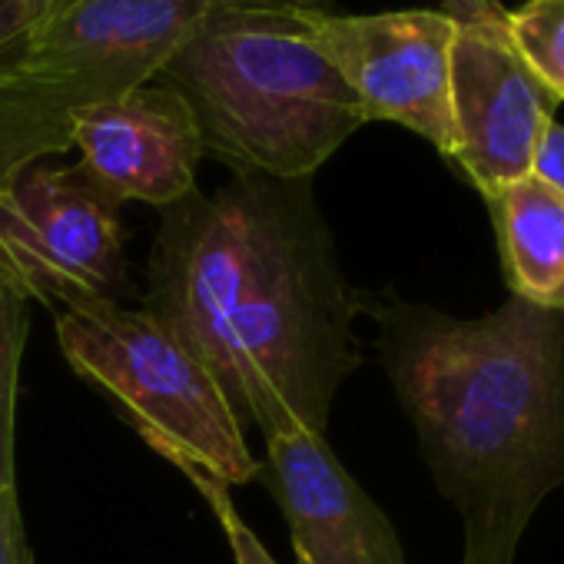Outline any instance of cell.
Returning <instances> with one entry per match:
<instances>
[{
    "label": "cell",
    "mask_w": 564,
    "mask_h": 564,
    "mask_svg": "<svg viewBox=\"0 0 564 564\" xmlns=\"http://www.w3.org/2000/svg\"><path fill=\"white\" fill-rule=\"evenodd\" d=\"M213 376L242 429L326 435L359 369L356 300L313 176L232 173L163 209L147 306Z\"/></svg>",
    "instance_id": "obj_1"
},
{
    "label": "cell",
    "mask_w": 564,
    "mask_h": 564,
    "mask_svg": "<svg viewBox=\"0 0 564 564\" xmlns=\"http://www.w3.org/2000/svg\"><path fill=\"white\" fill-rule=\"evenodd\" d=\"M379 319L389 382L462 514V564H514L531 514L564 485V310L511 296L455 319L392 300Z\"/></svg>",
    "instance_id": "obj_2"
},
{
    "label": "cell",
    "mask_w": 564,
    "mask_h": 564,
    "mask_svg": "<svg viewBox=\"0 0 564 564\" xmlns=\"http://www.w3.org/2000/svg\"><path fill=\"white\" fill-rule=\"evenodd\" d=\"M323 4L206 0L153 77L186 100L206 156L232 173L300 180L366 127L356 94L316 44Z\"/></svg>",
    "instance_id": "obj_3"
},
{
    "label": "cell",
    "mask_w": 564,
    "mask_h": 564,
    "mask_svg": "<svg viewBox=\"0 0 564 564\" xmlns=\"http://www.w3.org/2000/svg\"><path fill=\"white\" fill-rule=\"evenodd\" d=\"M206 0H70L0 70V189L74 150L77 120L150 84Z\"/></svg>",
    "instance_id": "obj_4"
},
{
    "label": "cell",
    "mask_w": 564,
    "mask_h": 564,
    "mask_svg": "<svg viewBox=\"0 0 564 564\" xmlns=\"http://www.w3.org/2000/svg\"><path fill=\"white\" fill-rule=\"evenodd\" d=\"M54 329L70 369L104 389L140 438L189 481L236 488L259 475L223 389L147 310L110 300L74 303L57 310Z\"/></svg>",
    "instance_id": "obj_5"
},
{
    "label": "cell",
    "mask_w": 564,
    "mask_h": 564,
    "mask_svg": "<svg viewBox=\"0 0 564 564\" xmlns=\"http://www.w3.org/2000/svg\"><path fill=\"white\" fill-rule=\"evenodd\" d=\"M0 272L44 306L120 303L123 219L77 166L37 163L0 189Z\"/></svg>",
    "instance_id": "obj_6"
},
{
    "label": "cell",
    "mask_w": 564,
    "mask_h": 564,
    "mask_svg": "<svg viewBox=\"0 0 564 564\" xmlns=\"http://www.w3.org/2000/svg\"><path fill=\"white\" fill-rule=\"evenodd\" d=\"M455 31L458 24L445 11L339 14L326 0L313 14L316 44L356 94L366 123H399L448 160L455 156Z\"/></svg>",
    "instance_id": "obj_7"
},
{
    "label": "cell",
    "mask_w": 564,
    "mask_h": 564,
    "mask_svg": "<svg viewBox=\"0 0 564 564\" xmlns=\"http://www.w3.org/2000/svg\"><path fill=\"white\" fill-rule=\"evenodd\" d=\"M557 104L514 51L508 24H458L452 44V163L485 199L531 173Z\"/></svg>",
    "instance_id": "obj_8"
},
{
    "label": "cell",
    "mask_w": 564,
    "mask_h": 564,
    "mask_svg": "<svg viewBox=\"0 0 564 564\" xmlns=\"http://www.w3.org/2000/svg\"><path fill=\"white\" fill-rule=\"evenodd\" d=\"M80 166L113 203L173 206L196 189L203 137L186 100L150 80L94 110L74 127Z\"/></svg>",
    "instance_id": "obj_9"
},
{
    "label": "cell",
    "mask_w": 564,
    "mask_h": 564,
    "mask_svg": "<svg viewBox=\"0 0 564 564\" xmlns=\"http://www.w3.org/2000/svg\"><path fill=\"white\" fill-rule=\"evenodd\" d=\"M269 491L286 514L296 564H405L382 508L303 425L265 435Z\"/></svg>",
    "instance_id": "obj_10"
},
{
    "label": "cell",
    "mask_w": 564,
    "mask_h": 564,
    "mask_svg": "<svg viewBox=\"0 0 564 564\" xmlns=\"http://www.w3.org/2000/svg\"><path fill=\"white\" fill-rule=\"evenodd\" d=\"M511 296L564 310V196L528 173L488 196Z\"/></svg>",
    "instance_id": "obj_11"
},
{
    "label": "cell",
    "mask_w": 564,
    "mask_h": 564,
    "mask_svg": "<svg viewBox=\"0 0 564 564\" xmlns=\"http://www.w3.org/2000/svg\"><path fill=\"white\" fill-rule=\"evenodd\" d=\"M31 300L0 272V485H14L18 468V382L28 346Z\"/></svg>",
    "instance_id": "obj_12"
},
{
    "label": "cell",
    "mask_w": 564,
    "mask_h": 564,
    "mask_svg": "<svg viewBox=\"0 0 564 564\" xmlns=\"http://www.w3.org/2000/svg\"><path fill=\"white\" fill-rule=\"evenodd\" d=\"M508 37L534 77L564 100V0H528L508 11Z\"/></svg>",
    "instance_id": "obj_13"
},
{
    "label": "cell",
    "mask_w": 564,
    "mask_h": 564,
    "mask_svg": "<svg viewBox=\"0 0 564 564\" xmlns=\"http://www.w3.org/2000/svg\"><path fill=\"white\" fill-rule=\"evenodd\" d=\"M70 0H0V70H4L28 41Z\"/></svg>",
    "instance_id": "obj_14"
},
{
    "label": "cell",
    "mask_w": 564,
    "mask_h": 564,
    "mask_svg": "<svg viewBox=\"0 0 564 564\" xmlns=\"http://www.w3.org/2000/svg\"><path fill=\"white\" fill-rule=\"evenodd\" d=\"M193 485H196L199 495L213 505V514H216L219 528L226 531V541H229V551H232V561H236V564H279V561L262 547V541L256 538V531L236 514L232 498H229V488H223V485H216V481H206V478H196Z\"/></svg>",
    "instance_id": "obj_15"
},
{
    "label": "cell",
    "mask_w": 564,
    "mask_h": 564,
    "mask_svg": "<svg viewBox=\"0 0 564 564\" xmlns=\"http://www.w3.org/2000/svg\"><path fill=\"white\" fill-rule=\"evenodd\" d=\"M0 564H34L14 485H0Z\"/></svg>",
    "instance_id": "obj_16"
},
{
    "label": "cell",
    "mask_w": 564,
    "mask_h": 564,
    "mask_svg": "<svg viewBox=\"0 0 564 564\" xmlns=\"http://www.w3.org/2000/svg\"><path fill=\"white\" fill-rule=\"evenodd\" d=\"M534 176H541L547 186H554L561 196H564V127L561 123H551L538 153H534V166H531Z\"/></svg>",
    "instance_id": "obj_17"
},
{
    "label": "cell",
    "mask_w": 564,
    "mask_h": 564,
    "mask_svg": "<svg viewBox=\"0 0 564 564\" xmlns=\"http://www.w3.org/2000/svg\"><path fill=\"white\" fill-rule=\"evenodd\" d=\"M455 24H508V11L498 0H442Z\"/></svg>",
    "instance_id": "obj_18"
}]
</instances>
